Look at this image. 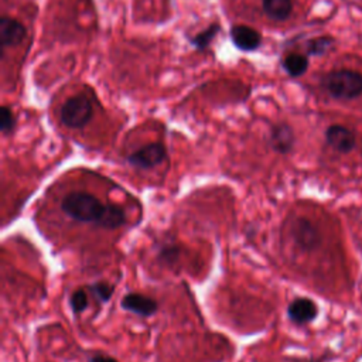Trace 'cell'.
Instances as JSON below:
<instances>
[{
	"label": "cell",
	"instance_id": "obj_1",
	"mask_svg": "<svg viewBox=\"0 0 362 362\" xmlns=\"http://www.w3.org/2000/svg\"><path fill=\"white\" fill-rule=\"evenodd\" d=\"M62 212L79 222L93 223L105 229H116L126 223V214L116 204H103L86 191H72L61 201Z\"/></svg>",
	"mask_w": 362,
	"mask_h": 362
},
{
	"label": "cell",
	"instance_id": "obj_2",
	"mask_svg": "<svg viewBox=\"0 0 362 362\" xmlns=\"http://www.w3.org/2000/svg\"><path fill=\"white\" fill-rule=\"evenodd\" d=\"M324 86L335 99H354L362 93V75L352 69L331 71L324 76Z\"/></svg>",
	"mask_w": 362,
	"mask_h": 362
},
{
	"label": "cell",
	"instance_id": "obj_3",
	"mask_svg": "<svg viewBox=\"0 0 362 362\" xmlns=\"http://www.w3.org/2000/svg\"><path fill=\"white\" fill-rule=\"evenodd\" d=\"M59 117L66 127L81 129L92 117V103L83 95L71 96L62 105Z\"/></svg>",
	"mask_w": 362,
	"mask_h": 362
},
{
	"label": "cell",
	"instance_id": "obj_4",
	"mask_svg": "<svg viewBox=\"0 0 362 362\" xmlns=\"http://www.w3.org/2000/svg\"><path fill=\"white\" fill-rule=\"evenodd\" d=\"M288 236L293 243L303 252H313L321 243L320 230L304 216H296L288 223Z\"/></svg>",
	"mask_w": 362,
	"mask_h": 362
},
{
	"label": "cell",
	"instance_id": "obj_5",
	"mask_svg": "<svg viewBox=\"0 0 362 362\" xmlns=\"http://www.w3.org/2000/svg\"><path fill=\"white\" fill-rule=\"evenodd\" d=\"M165 157H167V151H165L164 144L156 141V143L146 144V146L137 148L136 151H133L127 157V161L130 165H133L136 168L148 170V168H153V167L161 164Z\"/></svg>",
	"mask_w": 362,
	"mask_h": 362
},
{
	"label": "cell",
	"instance_id": "obj_6",
	"mask_svg": "<svg viewBox=\"0 0 362 362\" xmlns=\"http://www.w3.org/2000/svg\"><path fill=\"white\" fill-rule=\"evenodd\" d=\"M120 307L140 317H151L158 310V303L140 293H129L120 300Z\"/></svg>",
	"mask_w": 362,
	"mask_h": 362
},
{
	"label": "cell",
	"instance_id": "obj_7",
	"mask_svg": "<svg viewBox=\"0 0 362 362\" xmlns=\"http://www.w3.org/2000/svg\"><path fill=\"white\" fill-rule=\"evenodd\" d=\"M318 314V308L315 303L307 297L294 298L287 307V315L291 322L297 325H304L311 322Z\"/></svg>",
	"mask_w": 362,
	"mask_h": 362
},
{
	"label": "cell",
	"instance_id": "obj_8",
	"mask_svg": "<svg viewBox=\"0 0 362 362\" xmlns=\"http://www.w3.org/2000/svg\"><path fill=\"white\" fill-rule=\"evenodd\" d=\"M325 140L328 146L338 153H349L355 147L354 133L341 124H332L325 132Z\"/></svg>",
	"mask_w": 362,
	"mask_h": 362
},
{
	"label": "cell",
	"instance_id": "obj_9",
	"mask_svg": "<svg viewBox=\"0 0 362 362\" xmlns=\"http://www.w3.org/2000/svg\"><path fill=\"white\" fill-rule=\"evenodd\" d=\"M230 38L236 48L242 51L257 49L262 44V35L259 31L249 25H233L230 28Z\"/></svg>",
	"mask_w": 362,
	"mask_h": 362
},
{
	"label": "cell",
	"instance_id": "obj_10",
	"mask_svg": "<svg viewBox=\"0 0 362 362\" xmlns=\"http://www.w3.org/2000/svg\"><path fill=\"white\" fill-rule=\"evenodd\" d=\"M25 37V27L11 18V17H3L0 20V45L1 48L7 47H16L18 45Z\"/></svg>",
	"mask_w": 362,
	"mask_h": 362
},
{
	"label": "cell",
	"instance_id": "obj_11",
	"mask_svg": "<svg viewBox=\"0 0 362 362\" xmlns=\"http://www.w3.org/2000/svg\"><path fill=\"white\" fill-rule=\"evenodd\" d=\"M294 133L293 129L286 124V123H279L274 124L270 130V136H269V143L270 147L280 154H287L293 150L294 146Z\"/></svg>",
	"mask_w": 362,
	"mask_h": 362
},
{
	"label": "cell",
	"instance_id": "obj_12",
	"mask_svg": "<svg viewBox=\"0 0 362 362\" xmlns=\"http://www.w3.org/2000/svg\"><path fill=\"white\" fill-rule=\"evenodd\" d=\"M266 16L274 21H284L293 10L291 0H262Z\"/></svg>",
	"mask_w": 362,
	"mask_h": 362
},
{
	"label": "cell",
	"instance_id": "obj_13",
	"mask_svg": "<svg viewBox=\"0 0 362 362\" xmlns=\"http://www.w3.org/2000/svg\"><path fill=\"white\" fill-rule=\"evenodd\" d=\"M283 68L290 76H300L308 68V58L298 52L287 54L283 59Z\"/></svg>",
	"mask_w": 362,
	"mask_h": 362
},
{
	"label": "cell",
	"instance_id": "obj_14",
	"mask_svg": "<svg viewBox=\"0 0 362 362\" xmlns=\"http://www.w3.org/2000/svg\"><path fill=\"white\" fill-rule=\"evenodd\" d=\"M180 255H181V249L173 240L160 242V245L157 246V259L161 264L173 266L174 263L178 262Z\"/></svg>",
	"mask_w": 362,
	"mask_h": 362
},
{
	"label": "cell",
	"instance_id": "obj_15",
	"mask_svg": "<svg viewBox=\"0 0 362 362\" xmlns=\"http://www.w3.org/2000/svg\"><path fill=\"white\" fill-rule=\"evenodd\" d=\"M219 28H221V27H219L218 23H212L209 27H206L205 30L199 31L195 37H192V38H191V44H192L197 49H199V51L206 49V48L209 47L211 41L216 37Z\"/></svg>",
	"mask_w": 362,
	"mask_h": 362
},
{
	"label": "cell",
	"instance_id": "obj_16",
	"mask_svg": "<svg viewBox=\"0 0 362 362\" xmlns=\"http://www.w3.org/2000/svg\"><path fill=\"white\" fill-rule=\"evenodd\" d=\"M89 291L92 293V296L95 297L96 301L107 303L112 298L115 288L112 284H109L106 281H96L89 286Z\"/></svg>",
	"mask_w": 362,
	"mask_h": 362
},
{
	"label": "cell",
	"instance_id": "obj_17",
	"mask_svg": "<svg viewBox=\"0 0 362 362\" xmlns=\"http://www.w3.org/2000/svg\"><path fill=\"white\" fill-rule=\"evenodd\" d=\"M88 293L83 288H76L69 297V305L75 314H81L88 307Z\"/></svg>",
	"mask_w": 362,
	"mask_h": 362
},
{
	"label": "cell",
	"instance_id": "obj_18",
	"mask_svg": "<svg viewBox=\"0 0 362 362\" xmlns=\"http://www.w3.org/2000/svg\"><path fill=\"white\" fill-rule=\"evenodd\" d=\"M16 127V116L8 106H1L0 109V130L1 133L10 134Z\"/></svg>",
	"mask_w": 362,
	"mask_h": 362
},
{
	"label": "cell",
	"instance_id": "obj_19",
	"mask_svg": "<svg viewBox=\"0 0 362 362\" xmlns=\"http://www.w3.org/2000/svg\"><path fill=\"white\" fill-rule=\"evenodd\" d=\"M331 44H332V40L328 37L313 38L307 42V51L311 55H322L329 49Z\"/></svg>",
	"mask_w": 362,
	"mask_h": 362
},
{
	"label": "cell",
	"instance_id": "obj_20",
	"mask_svg": "<svg viewBox=\"0 0 362 362\" xmlns=\"http://www.w3.org/2000/svg\"><path fill=\"white\" fill-rule=\"evenodd\" d=\"M88 362H119V361L109 355H95Z\"/></svg>",
	"mask_w": 362,
	"mask_h": 362
},
{
	"label": "cell",
	"instance_id": "obj_21",
	"mask_svg": "<svg viewBox=\"0 0 362 362\" xmlns=\"http://www.w3.org/2000/svg\"><path fill=\"white\" fill-rule=\"evenodd\" d=\"M291 362H310V361H305V359H293Z\"/></svg>",
	"mask_w": 362,
	"mask_h": 362
}]
</instances>
